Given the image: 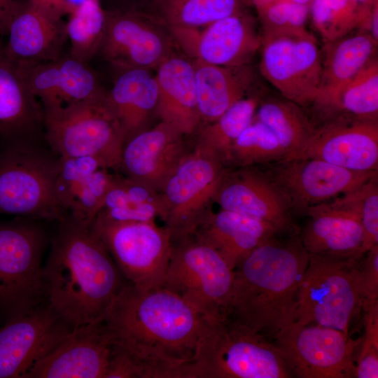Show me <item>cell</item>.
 <instances>
[{
	"label": "cell",
	"instance_id": "6da1fadb",
	"mask_svg": "<svg viewBox=\"0 0 378 378\" xmlns=\"http://www.w3.org/2000/svg\"><path fill=\"white\" fill-rule=\"evenodd\" d=\"M103 321L112 344L138 363L142 378H178L209 323L164 286L144 290L128 282Z\"/></svg>",
	"mask_w": 378,
	"mask_h": 378
},
{
	"label": "cell",
	"instance_id": "7a4b0ae2",
	"mask_svg": "<svg viewBox=\"0 0 378 378\" xmlns=\"http://www.w3.org/2000/svg\"><path fill=\"white\" fill-rule=\"evenodd\" d=\"M59 223L43 266L45 300L73 327L102 321L127 281L90 225L69 215Z\"/></svg>",
	"mask_w": 378,
	"mask_h": 378
},
{
	"label": "cell",
	"instance_id": "3957f363",
	"mask_svg": "<svg viewBox=\"0 0 378 378\" xmlns=\"http://www.w3.org/2000/svg\"><path fill=\"white\" fill-rule=\"evenodd\" d=\"M308 262L309 253L298 236L286 243L274 239L255 248L234 269L224 320L272 337L290 326Z\"/></svg>",
	"mask_w": 378,
	"mask_h": 378
},
{
	"label": "cell",
	"instance_id": "277c9868",
	"mask_svg": "<svg viewBox=\"0 0 378 378\" xmlns=\"http://www.w3.org/2000/svg\"><path fill=\"white\" fill-rule=\"evenodd\" d=\"M293 377L274 344L223 319L209 322L178 378Z\"/></svg>",
	"mask_w": 378,
	"mask_h": 378
},
{
	"label": "cell",
	"instance_id": "5b68a950",
	"mask_svg": "<svg viewBox=\"0 0 378 378\" xmlns=\"http://www.w3.org/2000/svg\"><path fill=\"white\" fill-rule=\"evenodd\" d=\"M60 158L42 144H15L0 150V214L63 220L55 195Z\"/></svg>",
	"mask_w": 378,
	"mask_h": 378
},
{
	"label": "cell",
	"instance_id": "8992f818",
	"mask_svg": "<svg viewBox=\"0 0 378 378\" xmlns=\"http://www.w3.org/2000/svg\"><path fill=\"white\" fill-rule=\"evenodd\" d=\"M360 260L309 254L294 322L326 326L349 335L351 324L365 302Z\"/></svg>",
	"mask_w": 378,
	"mask_h": 378
},
{
	"label": "cell",
	"instance_id": "52a82bcc",
	"mask_svg": "<svg viewBox=\"0 0 378 378\" xmlns=\"http://www.w3.org/2000/svg\"><path fill=\"white\" fill-rule=\"evenodd\" d=\"M106 92L65 106L43 108L44 140L55 155L93 157L106 168L118 170L125 138L107 103Z\"/></svg>",
	"mask_w": 378,
	"mask_h": 378
},
{
	"label": "cell",
	"instance_id": "ba28073f",
	"mask_svg": "<svg viewBox=\"0 0 378 378\" xmlns=\"http://www.w3.org/2000/svg\"><path fill=\"white\" fill-rule=\"evenodd\" d=\"M234 270L195 233L173 239L163 286L209 322L224 319Z\"/></svg>",
	"mask_w": 378,
	"mask_h": 378
},
{
	"label": "cell",
	"instance_id": "9c48e42d",
	"mask_svg": "<svg viewBox=\"0 0 378 378\" xmlns=\"http://www.w3.org/2000/svg\"><path fill=\"white\" fill-rule=\"evenodd\" d=\"M36 220L0 223V311L7 321L46 301L41 260L48 238Z\"/></svg>",
	"mask_w": 378,
	"mask_h": 378
},
{
	"label": "cell",
	"instance_id": "30bf717a",
	"mask_svg": "<svg viewBox=\"0 0 378 378\" xmlns=\"http://www.w3.org/2000/svg\"><path fill=\"white\" fill-rule=\"evenodd\" d=\"M90 225L127 282L144 290L163 286L173 242L165 225L155 221H117L99 215Z\"/></svg>",
	"mask_w": 378,
	"mask_h": 378
},
{
	"label": "cell",
	"instance_id": "8fae6325",
	"mask_svg": "<svg viewBox=\"0 0 378 378\" xmlns=\"http://www.w3.org/2000/svg\"><path fill=\"white\" fill-rule=\"evenodd\" d=\"M218 158L195 149L186 154L164 183L160 194L162 220L173 239L194 233L225 174Z\"/></svg>",
	"mask_w": 378,
	"mask_h": 378
},
{
	"label": "cell",
	"instance_id": "7c38bea8",
	"mask_svg": "<svg viewBox=\"0 0 378 378\" xmlns=\"http://www.w3.org/2000/svg\"><path fill=\"white\" fill-rule=\"evenodd\" d=\"M273 337L293 377H355V352L360 340H354L342 331L293 322Z\"/></svg>",
	"mask_w": 378,
	"mask_h": 378
},
{
	"label": "cell",
	"instance_id": "4fadbf2b",
	"mask_svg": "<svg viewBox=\"0 0 378 378\" xmlns=\"http://www.w3.org/2000/svg\"><path fill=\"white\" fill-rule=\"evenodd\" d=\"M260 71L287 100L314 104L321 79V51L308 31L262 35Z\"/></svg>",
	"mask_w": 378,
	"mask_h": 378
},
{
	"label": "cell",
	"instance_id": "5bb4252c",
	"mask_svg": "<svg viewBox=\"0 0 378 378\" xmlns=\"http://www.w3.org/2000/svg\"><path fill=\"white\" fill-rule=\"evenodd\" d=\"M98 51L111 66L157 69L178 48L169 31L136 7L105 9Z\"/></svg>",
	"mask_w": 378,
	"mask_h": 378
},
{
	"label": "cell",
	"instance_id": "9a60e30c",
	"mask_svg": "<svg viewBox=\"0 0 378 378\" xmlns=\"http://www.w3.org/2000/svg\"><path fill=\"white\" fill-rule=\"evenodd\" d=\"M178 48L192 61L222 66L249 65L260 48L262 34L248 10L200 28H170Z\"/></svg>",
	"mask_w": 378,
	"mask_h": 378
},
{
	"label": "cell",
	"instance_id": "2e32d148",
	"mask_svg": "<svg viewBox=\"0 0 378 378\" xmlns=\"http://www.w3.org/2000/svg\"><path fill=\"white\" fill-rule=\"evenodd\" d=\"M74 327L46 301L0 328V378H23Z\"/></svg>",
	"mask_w": 378,
	"mask_h": 378
},
{
	"label": "cell",
	"instance_id": "e0dca14e",
	"mask_svg": "<svg viewBox=\"0 0 378 378\" xmlns=\"http://www.w3.org/2000/svg\"><path fill=\"white\" fill-rule=\"evenodd\" d=\"M287 197L291 209L309 207L349 192L374 177L377 171L357 172L316 158L277 162L267 175Z\"/></svg>",
	"mask_w": 378,
	"mask_h": 378
},
{
	"label": "cell",
	"instance_id": "ac0fdd59",
	"mask_svg": "<svg viewBox=\"0 0 378 378\" xmlns=\"http://www.w3.org/2000/svg\"><path fill=\"white\" fill-rule=\"evenodd\" d=\"M297 158L320 159L357 172L377 171V120L340 115L314 130L303 148L292 159Z\"/></svg>",
	"mask_w": 378,
	"mask_h": 378
},
{
	"label": "cell",
	"instance_id": "d6986e66",
	"mask_svg": "<svg viewBox=\"0 0 378 378\" xmlns=\"http://www.w3.org/2000/svg\"><path fill=\"white\" fill-rule=\"evenodd\" d=\"M111 344L104 321L74 327L23 378H104Z\"/></svg>",
	"mask_w": 378,
	"mask_h": 378
},
{
	"label": "cell",
	"instance_id": "ffe728a7",
	"mask_svg": "<svg viewBox=\"0 0 378 378\" xmlns=\"http://www.w3.org/2000/svg\"><path fill=\"white\" fill-rule=\"evenodd\" d=\"M214 201L221 209L269 223L277 232L293 228L286 195L267 175L249 168L225 172Z\"/></svg>",
	"mask_w": 378,
	"mask_h": 378
},
{
	"label": "cell",
	"instance_id": "44dd1931",
	"mask_svg": "<svg viewBox=\"0 0 378 378\" xmlns=\"http://www.w3.org/2000/svg\"><path fill=\"white\" fill-rule=\"evenodd\" d=\"M183 136L162 121L146 128L125 141L118 170L125 176L160 192L186 155Z\"/></svg>",
	"mask_w": 378,
	"mask_h": 378
},
{
	"label": "cell",
	"instance_id": "7402d4cb",
	"mask_svg": "<svg viewBox=\"0 0 378 378\" xmlns=\"http://www.w3.org/2000/svg\"><path fill=\"white\" fill-rule=\"evenodd\" d=\"M4 48L19 66L52 61L62 55L67 38L66 22L29 0L15 1Z\"/></svg>",
	"mask_w": 378,
	"mask_h": 378
},
{
	"label": "cell",
	"instance_id": "603a6c76",
	"mask_svg": "<svg viewBox=\"0 0 378 378\" xmlns=\"http://www.w3.org/2000/svg\"><path fill=\"white\" fill-rule=\"evenodd\" d=\"M0 141L2 146L45 141L43 107L1 41Z\"/></svg>",
	"mask_w": 378,
	"mask_h": 378
},
{
	"label": "cell",
	"instance_id": "cb8c5ba5",
	"mask_svg": "<svg viewBox=\"0 0 378 378\" xmlns=\"http://www.w3.org/2000/svg\"><path fill=\"white\" fill-rule=\"evenodd\" d=\"M33 94L43 108L65 106L105 93L95 72L71 56L19 66Z\"/></svg>",
	"mask_w": 378,
	"mask_h": 378
},
{
	"label": "cell",
	"instance_id": "d4e9b609",
	"mask_svg": "<svg viewBox=\"0 0 378 378\" xmlns=\"http://www.w3.org/2000/svg\"><path fill=\"white\" fill-rule=\"evenodd\" d=\"M57 199L66 215L90 225L101 210L115 175L93 157L60 158Z\"/></svg>",
	"mask_w": 378,
	"mask_h": 378
},
{
	"label": "cell",
	"instance_id": "484cf974",
	"mask_svg": "<svg viewBox=\"0 0 378 378\" xmlns=\"http://www.w3.org/2000/svg\"><path fill=\"white\" fill-rule=\"evenodd\" d=\"M158 87L155 114L184 136L194 133L202 119L192 61L174 52L156 69Z\"/></svg>",
	"mask_w": 378,
	"mask_h": 378
},
{
	"label": "cell",
	"instance_id": "4316f807",
	"mask_svg": "<svg viewBox=\"0 0 378 378\" xmlns=\"http://www.w3.org/2000/svg\"><path fill=\"white\" fill-rule=\"evenodd\" d=\"M309 220L300 237L309 254L361 259L363 230L360 218L332 202L312 206Z\"/></svg>",
	"mask_w": 378,
	"mask_h": 378
},
{
	"label": "cell",
	"instance_id": "83f0119b",
	"mask_svg": "<svg viewBox=\"0 0 378 378\" xmlns=\"http://www.w3.org/2000/svg\"><path fill=\"white\" fill-rule=\"evenodd\" d=\"M113 85L106 101L115 117L125 141L146 130L155 113L158 87L155 76L140 68L111 66Z\"/></svg>",
	"mask_w": 378,
	"mask_h": 378
},
{
	"label": "cell",
	"instance_id": "f1b7e54d",
	"mask_svg": "<svg viewBox=\"0 0 378 378\" xmlns=\"http://www.w3.org/2000/svg\"><path fill=\"white\" fill-rule=\"evenodd\" d=\"M194 233L216 248L234 270L247 254L275 239L278 232L269 223L221 209L209 212Z\"/></svg>",
	"mask_w": 378,
	"mask_h": 378
},
{
	"label": "cell",
	"instance_id": "f546056e",
	"mask_svg": "<svg viewBox=\"0 0 378 378\" xmlns=\"http://www.w3.org/2000/svg\"><path fill=\"white\" fill-rule=\"evenodd\" d=\"M377 43L363 30L326 43L321 51L320 90L314 104L326 108L340 88L377 58Z\"/></svg>",
	"mask_w": 378,
	"mask_h": 378
},
{
	"label": "cell",
	"instance_id": "4dcf8cb0",
	"mask_svg": "<svg viewBox=\"0 0 378 378\" xmlns=\"http://www.w3.org/2000/svg\"><path fill=\"white\" fill-rule=\"evenodd\" d=\"M192 62L202 122L214 121L250 92L254 81L250 64L222 66Z\"/></svg>",
	"mask_w": 378,
	"mask_h": 378
},
{
	"label": "cell",
	"instance_id": "1f68e13d",
	"mask_svg": "<svg viewBox=\"0 0 378 378\" xmlns=\"http://www.w3.org/2000/svg\"><path fill=\"white\" fill-rule=\"evenodd\" d=\"M248 6L247 0H140L134 7L170 29L204 27Z\"/></svg>",
	"mask_w": 378,
	"mask_h": 378
},
{
	"label": "cell",
	"instance_id": "d6a6232c",
	"mask_svg": "<svg viewBox=\"0 0 378 378\" xmlns=\"http://www.w3.org/2000/svg\"><path fill=\"white\" fill-rule=\"evenodd\" d=\"M164 214L160 194L126 176L115 175L97 215L117 221H155Z\"/></svg>",
	"mask_w": 378,
	"mask_h": 378
},
{
	"label": "cell",
	"instance_id": "836d02e7",
	"mask_svg": "<svg viewBox=\"0 0 378 378\" xmlns=\"http://www.w3.org/2000/svg\"><path fill=\"white\" fill-rule=\"evenodd\" d=\"M261 99L248 95L236 102L220 116L206 123L200 133L195 149L227 162L235 140L253 120Z\"/></svg>",
	"mask_w": 378,
	"mask_h": 378
},
{
	"label": "cell",
	"instance_id": "e575fe53",
	"mask_svg": "<svg viewBox=\"0 0 378 378\" xmlns=\"http://www.w3.org/2000/svg\"><path fill=\"white\" fill-rule=\"evenodd\" d=\"M254 118L274 134L286 152L285 160L300 151L314 130L298 105L287 99L261 100Z\"/></svg>",
	"mask_w": 378,
	"mask_h": 378
},
{
	"label": "cell",
	"instance_id": "d590c367",
	"mask_svg": "<svg viewBox=\"0 0 378 378\" xmlns=\"http://www.w3.org/2000/svg\"><path fill=\"white\" fill-rule=\"evenodd\" d=\"M374 6H365L356 0H312L309 15L326 43L356 29L367 31Z\"/></svg>",
	"mask_w": 378,
	"mask_h": 378
},
{
	"label": "cell",
	"instance_id": "8d00e7d4",
	"mask_svg": "<svg viewBox=\"0 0 378 378\" xmlns=\"http://www.w3.org/2000/svg\"><path fill=\"white\" fill-rule=\"evenodd\" d=\"M348 118L377 120L378 61L368 65L349 80L326 106Z\"/></svg>",
	"mask_w": 378,
	"mask_h": 378
},
{
	"label": "cell",
	"instance_id": "74e56055",
	"mask_svg": "<svg viewBox=\"0 0 378 378\" xmlns=\"http://www.w3.org/2000/svg\"><path fill=\"white\" fill-rule=\"evenodd\" d=\"M106 15L100 0H86L76 8L66 22L69 55L88 62L98 53L105 31Z\"/></svg>",
	"mask_w": 378,
	"mask_h": 378
},
{
	"label": "cell",
	"instance_id": "f35d334b",
	"mask_svg": "<svg viewBox=\"0 0 378 378\" xmlns=\"http://www.w3.org/2000/svg\"><path fill=\"white\" fill-rule=\"evenodd\" d=\"M286 158V152L274 134L254 118L232 144L227 162L245 167Z\"/></svg>",
	"mask_w": 378,
	"mask_h": 378
},
{
	"label": "cell",
	"instance_id": "ab89813d",
	"mask_svg": "<svg viewBox=\"0 0 378 378\" xmlns=\"http://www.w3.org/2000/svg\"><path fill=\"white\" fill-rule=\"evenodd\" d=\"M257 13L262 35L307 31L309 5L285 0H247Z\"/></svg>",
	"mask_w": 378,
	"mask_h": 378
},
{
	"label": "cell",
	"instance_id": "60d3db41",
	"mask_svg": "<svg viewBox=\"0 0 378 378\" xmlns=\"http://www.w3.org/2000/svg\"><path fill=\"white\" fill-rule=\"evenodd\" d=\"M335 204L356 214L363 230L361 253L364 255L378 244V183L377 176L359 188L338 196Z\"/></svg>",
	"mask_w": 378,
	"mask_h": 378
},
{
	"label": "cell",
	"instance_id": "b9f144b4",
	"mask_svg": "<svg viewBox=\"0 0 378 378\" xmlns=\"http://www.w3.org/2000/svg\"><path fill=\"white\" fill-rule=\"evenodd\" d=\"M364 337L356 360L355 377H378V302L363 305Z\"/></svg>",
	"mask_w": 378,
	"mask_h": 378
},
{
	"label": "cell",
	"instance_id": "7bdbcfd3",
	"mask_svg": "<svg viewBox=\"0 0 378 378\" xmlns=\"http://www.w3.org/2000/svg\"><path fill=\"white\" fill-rule=\"evenodd\" d=\"M359 262V272L365 296L364 304L378 302V244L369 249Z\"/></svg>",
	"mask_w": 378,
	"mask_h": 378
},
{
	"label": "cell",
	"instance_id": "ee69618b",
	"mask_svg": "<svg viewBox=\"0 0 378 378\" xmlns=\"http://www.w3.org/2000/svg\"><path fill=\"white\" fill-rule=\"evenodd\" d=\"M34 5L57 18H63L68 15L66 0H29Z\"/></svg>",
	"mask_w": 378,
	"mask_h": 378
},
{
	"label": "cell",
	"instance_id": "f6af8a7d",
	"mask_svg": "<svg viewBox=\"0 0 378 378\" xmlns=\"http://www.w3.org/2000/svg\"><path fill=\"white\" fill-rule=\"evenodd\" d=\"M15 0H0V36L6 34Z\"/></svg>",
	"mask_w": 378,
	"mask_h": 378
},
{
	"label": "cell",
	"instance_id": "bcb514c9",
	"mask_svg": "<svg viewBox=\"0 0 378 378\" xmlns=\"http://www.w3.org/2000/svg\"><path fill=\"white\" fill-rule=\"evenodd\" d=\"M116 3V6L113 8L131 7L136 4L140 0H112Z\"/></svg>",
	"mask_w": 378,
	"mask_h": 378
},
{
	"label": "cell",
	"instance_id": "7dc6e473",
	"mask_svg": "<svg viewBox=\"0 0 378 378\" xmlns=\"http://www.w3.org/2000/svg\"><path fill=\"white\" fill-rule=\"evenodd\" d=\"M86 0H66L68 15Z\"/></svg>",
	"mask_w": 378,
	"mask_h": 378
},
{
	"label": "cell",
	"instance_id": "c3c4849f",
	"mask_svg": "<svg viewBox=\"0 0 378 378\" xmlns=\"http://www.w3.org/2000/svg\"><path fill=\"white\" fill-rule=\"evenodd\" d=\"M300 4L309 5L312 0H285Z\"/></svg>",
	"mask_w": 378,
	"mask_h": 378
}]
</instances>
